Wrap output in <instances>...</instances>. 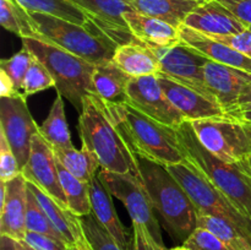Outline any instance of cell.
I'll return each mask as SVG.
<instances>
[{
	"label": "cell",
	"instance_id": "obj_1",
	"mask_svg": "<svg viewBox=\"0 0 251 250\" xmlns=\"http://www.w3.org/2000/svg\"><path fill=\"white\" fill-rule=\"evenodd\" d=\"M77 129L83 146L97 156L100 169L141 178L136 154L107 102L96 93L83 97Z\"/></svg>",
	"mask_w": 251,
	"mask_h": 250
},
{
	"label": "cell",
	"instance_id": "obj_2",
	"mask_svg": "<svg viewBox=\"0 0 251 250\" xmlns=\"http://www.w3.org/2000/svg\"><path fill=\"white\" fill-rule=\"evenodd\" d=\"M176 134L186 163L205 176L251 220V158L237 163L218 158L201 144L188 120L176 127Z\"/></svg>",
	"mask_w": 251,
	"mask_h": 250
},
{
	"label": "cell",
	"instance_id": "obj_3",
	"mask_svg": "<svg viewBox=\"0 0 251 250\" xmlns=\"http://www.w3.org/2000/svg\"><path fill=\"white\" fill-rule=\"evenodd\" d=\"M141 179L164 227L176 242L184 243L198 227L199 212L193 200L166 166L136 154Z\"/></svg>",
	"mask_w": 251,
	"mask_h": 250
},
{
	"label": "cell",
	"instance_id": "obj_4",
	"mask_svg": "<svg viewBox=\"0 0 251 250\" xmlns=\"http://www.w3.org/2000/svg\"><path fill=\"white\" fill-rule=\"evenodd\" d=\"M107 104L135 154L166 167L185 162L176 129L147 117L129 102Z\"/></svg>",
	"mask_w": 251,
	"mask_h": 250
},
{
	"label": "cell",
	"instance_id": "obj_5",
	"mask_svg": "<svg viewBox=\"0 0 251 250\" xmlns=\"http://www.w3.org/2000/svg\"><path fill=\"white\" fill-rule=\"evenodd\" d=\"M22 44L48 69L55 81L54 88L58 95L70 100L81 112L83 97L95 93L92 76L96 65L43 39L22 38Z\"/></svg>",
	"mask_w": 251,
	"mask_h": 250
},
{
	"label": "cell",
	"instance_id": "obj_6",
	"mask_svg": "<svg viewBox=\"0 0 251 250\" xmlns=\"http://www.w3.org/2000/svg\"><path fill=\"white\" fill-rule=\"evenodd\" d=\"M39 32V38L53 43L93 65L113 60L119 47L105 36L96 33L86 26L74 24L50 15L29 12Z\"/></svg>",
	"mask_w": 251,
	"mask_h": 250
},
{
	"label": "cell",
	"instance_id": "obj_7",
	"mask_svg": "<svg viewBox=\"0 0 251 250\" xmlns=\"http://www.w3.org/2000/svg\"><path fill=\"white\" fill-rule=\"evenodd\" d=\"M201 144L229 163L251 158V122L237 115H218L190 122Z\"/></svg>",
	"mask_w": 251,
	"mask_h": 250
},
{
	"label": "cell",
	"instance_id": "obj_8",
	"mask_svg": "<svg viewBox=\"0 0 251 250\" xmlns=\"http://www.w3.org/2000/svg\"><path fill=\"white\" fill-rule=\"evenodd\" d=\"M193 200L201 215H212L232 223L251 243V220L186 162L167 167Z\"/></svg>",
	"mask_w": 251,
	"mask_h": 250
},
{
	"label": "cell",
	"instance_id": "obj_9",
	"mask_svg": "<svg viewBox=\"0 0 251 250\" xmlns=\"http://www.w3.org/2000/svg\"><path fill=\"white\" fill-rule=\"evenodd\" d=\"M98 176L112 196L124 203L132 223L144 225L157 244L166 247L162 239L158 220L154 216L156 208L142 179L131 174L112 173L103 169L98 172Z\"/></svg>",
	"mask_w": 251,
	"mask_h": 250
},
{
	"label": "cell",
	"instance_id": "obj_10",
	"mask_svg": "<svg viewBox=\"0 0 251 250\" xmlns=\"http://www.w3.org/2000/svg\"><path fill=\"white\" fill-rule=\"evenodd\" d=\"M24 96L0 97V132L9 142L21 171L29 158L32 139L39 125L32 117Z\"/></svg>",
	"mask_w": 251,
	"mask_h": 250
},
{
	"label": "cell",
	"instance_id": "obj_11",
	"mask_svg": "<svg viewBox=\"0 0 251 250\" xmlns=\"http://www.w3.org/2000/svg\"><path fill=\"white\" fill-rule=\"evenodd\" d=\"M150 48L161 64L159 73L216 100L206 87L205 80H203L202 68L208 60L207 56L199 53L183 41H180L176 46L167 47V48H157V47H150Z\"/></svg>",
	"mask_w": 251,
	"mask_h": 250
},
{
	"label": "cell",
	"instance_id": "obj_12",
	"mask_svg": "<svg viewBox=\"0 0 251 250\" xmlns=\"http://www.w3.org/2000/svg\"><path fill=\"white\" fill-rule=\"evenodd\" d=\"M127 102L147 117L176 129L186 122L167 97L157 75L132 77L127 88Z\"/></svg>",
	"mask_w": 251,
	"mask_h": 250
},
{
	"label": "cell",
	"instance_id": "obj_13",
	"mask_svg": "<svg viewBox=\"0 0 251 250\" xmlns=\"http://www.w3.org/2000/svg\"><path fill=\"white\" fill-rule=\"evenodd\" d=\"M90 17L86 27L109 38L118 46L135 41L124 14L131 7L124 0H71Z\"/></svg>",
	"mask_w": 251,
	"mask_h": 250
},
{
	"label": "cell",
	"instance_id": "obj_14",
	"mask_svg": "<svg viewBox=\"0 0 251 250\" xmlns=\"http://www.w3.org/2000/svg\"><path fill=\"white\" fill-rule=\"evenodd\" d=\"M22 175L27 181H31L48 194L59 205L69 208L68 200L59 180L55 154L41 134L34 135L32 139L31 153L26 166L22 169Z\"/></svg>",
	"mask_w": 251,
	"mask_h": 250
},
{
	"label": "cell",
	"instance_id": "obj_15",
	"mask_svg": "<svg viewBox=\"0 0 251 250\" xmlns=\"http://www.w3.org/2000/svg\"><path fill=\"white\" fill-rule=\"evenodd\" d=\"M207 90L222 105L227 114H233L243 91L251 82V74L208 59L202 68Z\"/></svg>",
	"mask_w": 251,
	"mask_h": 250
},
{
	"label": "cell",
	"instance_id": "obj_16",
	"mask_svg": "<svg viewBox=\"0 0 251 250\" xmlns=\"http://www.w3.org/2000/svg\"><path fill=\"white\" fill-rule=\"evenodd\" d=\"M0 235L25 240L27 180L22 173L10 181H0Z\"/></svg>",
	"mask_w": 251,
	"mask_h": 250
},
{
	"label": "cell",
	"instance_id": "obj_17",
	"mask_svg": "<svg viewBox=\"0 0 251 250\" xmlns=\"http://www.w3.org/2000/svg\"><path fill=\"white\" fill-rule=\"evenodd\" d=\"M157 77L167 97L188 122L227 114L220 103L206 97L199 91L162 73L157 74Z\"/></svg>",
	"mask_w": 251,
	"mask_h": 250
},
{
	"label": "cell",
	"instance_id": "obj_18",
	"mask_svg": "<svg viewBox=\"0 0 251 250\" xmlns=\"http://www.w3.org/2000/svg\"><path fill=\"white\" fill-rule=\"evenodd\" d=\"M184 25L213 38L235 36L249 28L218 0L199 5L188 15Z\"/></svg>",
	"mask_w": 251,
	"mask_h": 250
},
{
	"label": "cell",
	"instance_id": "obj_19",
	"mask_svg": "<svg viewBox=\"0 0 251 250\" xmlns=\"http://www.w3.org/2000/svg\"><path fill=\"white\" fill-rule=\"evenodd\" d=\"M179 33L184 43L198 50L202 55L207 56L210 60L251 74V58L230 47L229 44H226L213 37L200 33L185 25L179 27Z\"/></svg>",
	"mask_w": 251,
	"mask_h": 250
},
{
	"label": "cell",
	"instance_id": "obj_20",
	"mask_svg": "<svg viewBox=\"0 0 251 250\" xmlns=\"http://www.w3.org/2000/svg\"><path fill=\"white\" fill-rule=\"evenodd\" d=\"M124 19L132 36L149 47L167 48L176 46L181 41L178 27L156 17L131 9L125 12Z\"/></svg>",
	"mask_w": 251,
	"mask_h": 250
},
{
	"label": "cell",
	"instance_id": "obj_21",
	"mask_svg": "<svg viewBox=\"0 0 251 250\" xmlns=\"http://www.w3.org/2000/svg\"><path fill=\"white\" fill-rule=\"evenodd\" d=\"M27 185L34 194L37 201L42 206L46 215L48 216L51 225L60 233L69 247H83L87 244L78 216L71 212L69 208L59 205L54 199H51L48 194L44 193L42 189H39L31 181H27Z\"/></svg>",
	"mask_w": 251,
	"mask_h": 250
},
{
	"label": "cell",
	"instance_id": "obj_22",
	"mask_svg": "<svg viewBox=\"0 0 251 250\" xmlns=\"http://www.w3.org/2000/svg\"><path fill=\"white\" fill-rule=\"evenodd\" d=\"M88 186H90L92 213L96 216L98 222L113 235L123 250H131L126 228L123 225L115 212L112 194L105 188L98 174L88 183Z\"/></svg>",
	"mask_w": 251,
	"mask_h": 250
},
{
	"label": "cell",
	"instance_id": "obj_23",
	"mask_svg": "<svg viewBox=\"0 0 251 250\" xmlns=\"http://www.w3.org/2000/svg\"><path fill=\"white\" fill-rule=\"evenodd\" d=\"M113 61L131 77L157 75L161 64L149 46L137 39L117 47Z\"/></svg>",
	"mask_w": 251,
	"mask_h": 250
},
{
	"label": "cell",
	"instance_id": "obj_24",
	"mask_svg": "<svg viewBox=\"0 0 251 250\" xmlns=\"http://www.w3.org/2000/svg\"><path fill=\"white\" fill-rule=\"evenodd\" d=\"M131 76L123 71L113 60L96 65L92 76L93 90L103 100L113 104L126 103Z\"/></svg>",
	"mask_w": 251,
	"mask_h": 250
},
{
	"label": "cell",
	"instance_id": "obj_25",
	"mask_svg": "<svg viewBox=\"0 0 251 250\" xmlns=\"http://www.w3.org/2000/svg\"><path fill=\"white\" fill-rule=\"evenodd\" d=\"M132 10L180 27L190 12L203 1L198 0H124ZM206 2V1H205Z\"/></svg>",
	"mask_w": 251,
	"mask_h": 250
},
{
	"label": "cell",
	"instance_id": "obj_26",
	"mask_svg": "<svg viewBox=\"0 0 251 250\" xmlns=\"http://www.w3.org/2000/svg\"><path fill=\"white\" fill-rule=\"evenodd\" d=\"M53 151L56 161L76 178L90 183L97 175V171L100 167V161L88 147L82 145L81 150L73 146L68 149H54Z\"/></svg>",
	"mask_w": 251,
	"mask_h": 250
},
{
	"label": "cell",
	"instance_id": "obj_27",
	"mask_svg": "<svg viewBox=\"0 0 251 250\" xmlns=\"http://www.w3.org/2000/svg\"><path fill=\"white\" fill-rule=\"evenodd\" d=\"M63 96L58 95L51 104L48 117L39 125V134L51 146V149L73 147L71 132L65 117Z\"/></svg>",
	"mask_w": 251,
	"mask_h": 250
},
{
	"label": "cell",
	"instance_id": "obj_28",
	"mask_svg": "<svg viewBox=\"0 0 251 250\" xmlns=\"http://www.w3.org/2000/svg\"><path fill=\"white\" fill-rule=\"evenodd\" d=\"M28 12L50 15L74 24L87 26L88 15L71 0H16Z\"/></svg>",
	"mask_w": 251,
	"mask_h": 250
},
{
	"label": "cell",
	"instance_id": "obj_29",
	"mask_svg": "<svg viewBox=\"0 0 251 250\" xmlns=\"http://www.w3.org/2000/svg\"><path fill=\"white\" fill-rule=\"evenodd\" d=\"M0 24L6 31L22 38H39L31 14L16 0H0Z\"/></svg>",
	"mask_w": 251,
	"mask_h": 250
},
{
	"label": "cell",
	"instance_id": "obj_30",
	"mask_svg": "<svg viewBox=\"0 0 251 250\" xmlns=\"http://www.w3.org/2000/svg\"><path fill=\"white\" fill-rule=\"evenodd\" d=\"M56 164H58L59 180H60L61 188L65 194L66 200H68L69 210L78 217H82V216L92 212L88 183L73 175L58 161H56Z\"/></svg>",
	"mask_w": 251,
	"mask_h": 250
},
{
	"label": "cell",
	"instance_id": "obj_31",
	"mask_svg": "<svg viewBox=\"0 0 251 250\" xmlns=\"http://www.w3.org/2000/svg\"><path fill=\"white\" fill-rule=\"evenodd\" d=\"M198 227L206 228L234 250H251V243L232 223L212 215L199 213Z\"/></svg>",
	"mask_w": 251,
	"mask_h": 250
},
{
	"label": "cell",
	"instance_id": "obj_32",
	"mask_svg": "<svg viewBox=\"0 0 251 250\" xmlns=\"http://www.w3.org/2000/svg\"><path fill=\"white\" fill-rule=\"evenodd\" d=\"M26 229L27 232L41 233V234L48 235L56 240L66 243L60 233L55 229L51 222L49 221L48 216L46 215L44 210L39 202L37 201L36 196L32 193L31 189L27 185V206H26ZM68 244V243H66Z\"/></svg>",
	"mask_w": 251,
	"mask_h": 250
},
{
	"label": "cell",
	"instance_id": "obj_33",
	"mask_svg": "<svg viewBox=\"0 0 251 250\" xmlns=\"http://www.w3.org/2000/svg\"><path fill=\"white\" fill-rule=\"evenodd\" d=\"M86 242L92 250H123L92 212L80 217Z\"/></svg>",
	"mask_w": 251,
	"mask_h": 250
},
{
	"label": "cell",
	"instance_id": "obj_34",
	"mask_svg": "<svg viewBox=\"0 0 251 250\" xmlns=\"http://www.w3.org/2000/svg\"><path fill=\"white\" fill-rule=\"evenodd\" d=\"M34 54L29 50L27 47H22L20 51L9 59H2L0 61V70L4 71L12 83L15 85L16 90L22 95V83L24 78L28 71L29 66L34 60Z\"/></svg>",
	"mask_w": 251,
	"mask_h": 250
},
{
	"label": "cell",
	"instance_id": "obj_35",
	"mask_svg": "<svg viewBox=\"0 0 251 250\" xmlns=\"http://www.w3.org/2000/svg\"><path fill=\"white\" fill-rule=\"evenodd\" d=\"M54 87H55V81H54L51 74L49 73V70L44 66L43 63L34 58L33 63L31 64L24 78L22 95L27 98L34 93Z\"/></svg>",
	"mask_w": 251,
	"mask_h": 250
},
{
	"label": "cell",
	"instance_id": "obj_36",
	"mask_svg": "<svg viewBox=\"0 0 251 250\" xmlns=\"http://www.w3.org/2000/svg\"><path fill=\"white\" fill-rule=\"evenodd\" d=\"M183 247L190 250H234L213 233L202 227H196L188 239L183 243Z\"/></svg>",
	"mask_w": 251,
	"mask_h": 250
},
{
	"label": "cell",
	"instance_id": "obj_37",
	"mask_svg": "<svg viewBox=\"0 0 251 250\" xmlns=\"http://www.w3.org/2000/svg\"><path fill=\"white\" fill-rule=\"evenodd\" d=\"M22 173L17 159L4 135L0 132V179L1 181H10Z\"/></svg>",
	"mask_w": 251,
	"mask_h": 250
},
{
	"label": "cell",
	"instance_id": "obj_38",
	"mask_svg": "<svg viewBox=\"0 0 251 250\" xmlns=\"http://www.w3.org/2000/svg\"><path fill=\"white\" fill-rule=\"evenodd\" d=\"M24 242H26L34 250H73V248L69 247L66 243L41 233L27 232Z\"/></svg>",
	"mask_w": 251,
	"mask_h": 250
},
{
	"label": "cell",
	"instance_id": "obj_39",
	"mask_svg": "<svg viewBox=\"0 0 251 250\" xmlns=\"http://www.w3.org/2000/svg\"><path fill=\"white\" fill-rule=\"evenodd\" d=\"M134 238H132L131 250H168L154 242L149 230L140 223H132Z\"/></svg>",
	"mask_w": 251,
	"mask_h": 250
},
{
	"label": "cell",
	"instance_id": "obj_40",
	"mask_svg": "<svg viewBox=\"0 0 251 250\" xmlns=\"http://www.w3.org/2000/svg\"><path fill=\"white\" fill-rule=\"evenodd\" d=\"M248 27H251V0H218Z\"/></svg>",
	"mask_w": 251,
	"mask_h": 250
},
{
	"label": "cell",
	"instance_id": "obj_41",
	"mask_svg": "<svg viewBox=\"0 0 251 250\" xmlns=\"http://www.w3.org/2000/svg\"><path fill=\"white\" fill-rule=\"evenodd\" d=\"M218 41L223 42L226 44H229L230 47L235 48L237 50L242 51L247 56L251 58V29L248 28L247 31L242 32L235 36L228 37H218Z\"/></svg>",
	"mask_w": 251,
	"mask_h": 250
},
{
	"label": "cell",
	"instance_id": "obj_42",
	"mask_svg": "<svg viewBox=\"0 0 251 250\" xmlns=\"http://www.w3.org/2000/svg\"><path fill=\"white\" fill-rule=\"evenodd\" d=\"M16 96H24L16 90L12 81L9 76L0 70V97H16ZM25 97V96H24Z\"/></svg>",
	"mask_w": 251,
	"mask_h": 250
},
{
	"label": "cell",
	"instance_id": "obj_43",
	"mask_svg": "<svg viewBox=\"0 0 251 250\" xmlns=\"http://www.w3.org/2000/svg\"><path fill=\"white\" fill-rule=\"evenodd\" d=\"M249 110H251V82L243 91L242 96L238 100L237 107H235V110L230 115H239L240 113L249 112Z\"/></svg>",
	"mask_w": 251,
	"mask_h": 250
},
{
	"label": "cell",
	"instance_id": "obj_44",
	"mask_svg": "<svg viewBox=\"0 0 251 250\" xmlns=\"http://www.w3.org/2000/svg\"><path fill=\"white\" fill-rule=\"evenodd\" d=\"M0 250H24L22 242L10 238L7 235H0Z\"/></svg>",
	"mask_w": 251,
	"mask_h": 250
},
{
	"label": "cell",
	"instance_id": "obj_45",
	"mask_svg": "<svg viewBox=\"0 0 251 250\" xmlns=\"http://www.w3.org/2000/svg\"><path fill=\"white\" fill-rule=\"evenodd\" d=\"M237 117H242V118H244V119H247V120H249V122H251V110H249V112L240 113V114L237 115Z\"/></svg>",
	"mask_w": 251,
	"mask_h": 250
},
{
	"label": "cell",
	"instance_id": "obj_46",
	"mask_svg": "<svg viewBox=\"0 0 251 250\" xmlns=\"http://www.w3.org/2000/svg\"><path fill=\"white\" fill-rule=\"evenodd\" d=\"M22 248H24V250H34L33 248L29 247V245L27 244L26 242H24V240H22Z\"/></svg>",
	"mask_w": 251,
	"mask_h": 250
},
{
	"label": "cell",
	"instance_id": "obj_47",
	"mask_svg": "<svg viewBox=\"0 0 251 250\" xmlns=\"http://www.w3.org/2000/svg\"><path fill=\"white\" fill-rule=\"evenodd\" d=\"M171 250H190V249H188V248H185V247H183V245H181V247H176V248H173V249H171Z\"/></svg>",
	"mask_w": 251,
	"mask_h": 250
},
{
	"label": "cell",
	"instance_id": "obj_48",
	"mask_svg": "<svg viewBox=\"0 0 251 250\" xmlns=\"http://www.w3.org/2000/svg\"><path fill=\"white\" fill-rule=\"evenodd\" d=\"M81 248H82L83 250H92V249H91V248H90V245H88V244L83 245V247H81Z\"/></svg>",
	"mask_w": 251,
	"mask_h": 250
},
{
	"label": "cell",
	"instance_id": "obj_49",
	"mask_svg": "<svg viewBox=\"0 0 251 250\" xmlns=\"http://www.w3.org/2000/svg\"><path fill=\"white\" fill-rule=\"evenodd\" d=\"M73 250H83L81 247H73Z\"/></svg>",
	"mask_w": 251,
	"mask_h": 250
},
{
	"label": "cell",
	"instance_id": "obj_50",
	"mask_svg": "<svg viewBox=\"0 0 251 250\" xmlns=\"http://www.w3.org/2000/svg\"><path fill=\"white\" fill-rule=\"evenodd\" d=\"M200 1H212V0H200Z\"/></svg>",
	"mask_w": 251,
	"mask_h": 250
},
{
	"label": "cell",
	"instance_id": "obj_51",
	"mask_svg": "<svg viewBox=\"0 0 251 250\" xmlns=\"http://www.w3.org/2000/svg\"><path fill=\"white\" fill-rule=\"evenodd\" d=\"M198 1H200V0H198ZM203 2H205V1H203Z\"/></svg>",
	"mask_w": 251,
	"mask_h": 250
},
{
	"label": "cell",
	"instance_id": "obj_52",
	"mask_svg": "<svg viewBox=\"0 0 251 250\" xmlns=\"http://www.w3.org/2000/svg\"><path fill=\"white\" fill-rule=\"evenodd\" d=\"M249 28H250V29H251V27H249Z\"/></svg>",
	"mask_w": 251,
	"mask_h": 250
},
{
	"label": "cell",
	"instance_id": "obj_53",
	"mask_svg": "<svg viewBox=\"0 0 251 250\" xmlns=\"http://www.w3.org/2000/svg\"><path fill=\"white\" fill-rule=\"evenodd\" d=\"M250 161H251V159H250Z\"/></svg>",
	"mask_w": 251,
	"mask_h": 250
}]
</instances>
